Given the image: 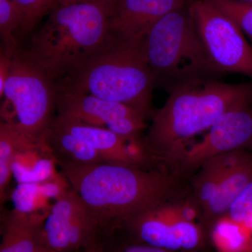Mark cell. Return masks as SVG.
I'll return each instance as SVG.
<instances>
[{"label": "cell", "instance_id": "cell-1", "mask_svg": "<svg viewBox=\"0 0 252 252\" xmlns=\"http://www.w3.org/2000/svg\"><path fill=\"white\" fill-rule=\"evenodd\" d=\"M61 167L100 233L108 236L141 212L190 191V177L163 169L145 170L107 162Z\"/></svg>", "mask_w": 252, "mask_h": 252}, {"label": "cell", "instance_id": "cell-2", "mask_svg": "<svg viewBox=\"0 0 252 252\" xmlns=\"http://www.w3.org/2000/svg\"><path fill=\"white\" fill-rule=\"evenodd\" d=\"M169 94L165 104L151 118L144 144L159 167L182 173L181 160L190 140L209 130L223 113L252 101V82L228 84L207 78L177 86Z\"/></svg>", "mask_w": 252, "mask_h": 252}, {"label": "cell", "instance_id": "cell-3", "mask_svg": "<svg viewBox=\"0 0 252 252\" xmlns=\"http://www.w3.org/2000/svg\"><path fill=\"white\" fill-rule=\"evenodd\" d=\"M114 1L54 6L24 51L56 82L112 40L109 23Z\"/></svg>", "mask_w": 252, "mask_h": 252}, {"label": "cell", "instance_id": "cell-4", "mask_svg": "<svg viewBox=\"0 0 252 252\" xmlns=\"http://www.w3.org/2000/svg\"><path fill=\"white\" fill-rule=\"evenodd\" d=\"M59 89L130 106L151 119L155 79L142 42L112 40L56 81Z\"/></svg>", "mask_w": 252, "mask_h": 252}, {"label": "cell", "instance_id": "cell-5", "mask_svg": "<svg viewBox=\"0 0 252 252\" xmlns=\"http://www.w3.org/2000/svg\"><path fill=\"white\" fill-rule=\"evenodd\" d=\"M188 3L160 18L142 41L156 86L168 92L198 79L219 77L207 59Z\"/></svg>", "mask_w": 252, "mask_h": 252}, {"label": "cell", "instance_id": "cell-6", "mask_svg": "<svg viewBox=\"0 0 252 252\" xmlns=\"http://www.w3.org/2000/svg\"><path fill=\"white\" fill-rule=\"evenodd\" d=\"M120 229L131 240L175 252H200L210 241L191 191L141 212Z\"/></svg>", "mask_w": 252, "mask_h": 252}, {"label": "cell", "instance_id": "cell-7", "mask_svg": "<svg viewBox=\"0 0 252 252\" xmlns=\"http://www.w3.org/2000/svg\"><path fill=\"white\" fill-rule=\"evenodd\" d=\"M56 94V82L19 48L11 59L3 94L12 108V125L30 140L44 144L55 119Z\"/></svg>", "mask_w": 252, "mask_h": 252}, {"label": "cell", "instance_id": "cell-8", "mask_svg": "<svg viewBox=\"0 0 252 252\" xmlns=\"http://www.w3.org/2000/svg\"><path fill=\"white\" fill-rule=\"evenodd\" d=\"M188 7L214 73H238L252 82V46L241 30L204 0H189Z\"/></svg>", "mask_w": 252, "mask_h": 252}, {"label": "cell", "instance_id": "cell-9", "mask_svg": "<svg viewBox=\"0 0 252 252\" xmlns=\"http://www.w3.org/2000/svg\"><path fill=\"white\" fill-rule=\"evenodd\" d=\"M56 109L60 117L106 127L127 140L142 137L147 127V118L137 109L77 91L57 88Z\"/></svg>", "mask_w": 252, "mask_h": 252}, {"label": "cell", "instance_id": "cell-10", "mask_svg": "<svg viewBox=\"0 0 252 252\" xmlns=\"http://www.w3.org/2000/svg\"><path fill=\"white\" fill-rule=\"evenodd\" d=\"M252 149V101L223 113L200 142L190 145L180 165L184 175L191 177L212 158Z\"/></svg>", "mask_w": 252, "mask_h": 252}, {"label": "cell", "instance_id": "cell-11", "mask_svg": "<svg viewBox=\"0 0 252 252\" xmlns=\"http://www.w3.org/2000/svg\"><path fill=\"white\" fill-rule=\"evenodd\" d=\"M91 228L87 207L73 189H66L48 212L39 244L58 252H72L85 242Z\"/></svg>", "mask_w": 252, "mask_h": 252}, {"label": "cell", "instance_id": "cell-12", "mask_svg": "<svg viewBox=\"0 0 252 252\" xmlns=\"http://www.w3.org/2000/svg\"><path fill=\"white\" fill-rule=\"evenodd\" d=\"M189 0H115L109 29L113 40L142 42L154 25Z\"/></svg>", "mask_w": 252, "mask_h": 252}, {"label": "cell", "instance_id": "cell-13", "mask_svg": "<svg viewBox=\"0 0 252 252\" xmlns=\"http://www.w3.org/2000/svg\"><path fill=\"white\" fill-rule=\"evenodd\" d=\"M225 164L216 197L204 216L207 229L225 217L230 205L252 180V155L246 150L225 153Z\"/></svg>", "mask_w": 252, "mask_h": 252}, {"label": "cell", "instance_id": "cell-14", "mask_svg": "<svg viewBox=\"0 0 252 252\" xmlns=\"http://www.w3.org/2000/svg\"><path fill=\"white\" fill-rule=\"evenodd\" d=\"M54 122L89 144L98 152L104 161L138 167L129 154V140L125 137L106 127L88 125L58 115Z\"/></svg>", "mask_w": 252, "mask_h": 252}, {"label": "cell", "instance_id": "cell-15", "mask_svg": "<svg viewBox=\"0 0 252 252\" xmlns=\"http://www.w3.org/2000/svg\"><path fill=\"white\" fill-rule=\"evenodd\" d=\"M48 214L25 213L14 209L3 225L0 252H34L39 246L41 226Z\"/></svg>", "mask_w": 252, "mask_h": 252}, {"label": "cell", "instance_id": "cell-16", "mask_svg": "<svg viewBox=\"0 0 252 252\" xmlns=\"http://www.w3.org/2000/svg\"><path fill=\"white\" fill-rule=\"evenodd\" d=\"M44 143L60 166L105 162L98 152L89 144L56 125L54 122L46 133Z\"/></svg>", "mask_w": 252, "mask_h": 252}, {"label": "cell", "instance_id": "cell-17", "mask_svg": "<svg viewBox=\"0 0 252 252\" xmlns=\"http://www.w3.org/2000/svg\"><path fill=\"white\" fill-rule=\"evenodd\" d=\"M52 154L45 144H37L17 154L13 163V177L19 184H41L53 180Z\"/></svg>", "mask_w": 252, "mask_h": 252}, {"label": "cell", "instance_id": "cell-18", "mask_svg": "<svg viewBox=\"0 0 252 252\" xmlns=\"http://www.w3.org/2000/svg\"><path fill=\"white\" fill-rule=\"evenodd\" d=\"M35 143L30 140L12 124H0V198H4L5 192L13 177V163L17 154L23 149Z\"/></svg>", "mask_w": 252, "mask_h": 252}, {"label": "cell", "instance_id": "cell-19", "mask_svg": "<svg viewBox=\"0 0 252 252\" xmlns=\"http://www.w3.org/2000/svg\"><path fill=\"white\" fill-rule=\"evenodd\" d=\"M209 240L221 252H252V229L233 220H217L209 229Z\"/></svg>", "mask_w": 252, "mask_h": 252}, {"label": "cell", "instance_id": "cell-20", "mask_svg": "<svg viewBox=\"0 0 252 252\" xmlns=\"http://www.w3.org/2000/svg\"><path fill=\"white\" fill-rule=\"evenodd\" d=\"M21 17L13 0H0V34L1 50L14 56L19 49L16 34L19 31Z\"/></svg>", "mask_w": 252, "mask_h": 252}, {"label": "cell", "instance_id": "cell-21", "mask_svg": "<svg viewBox=\"0 0 252 252\" xmlns=\"http://www.w3.org/2000/svg\"><path fill=\"white\" fill-rule=\"evenodd\" d=\"M222 14L229 18L244 34L251 41L252 46V2L237 0H204Z\"/></svg>", "mask_w": 252, "mask_h": 252}, {"label": "cell", "instance_id": "cell-22", "mask_svg": "<svg viewBox=\"0 0 252 252\" xmlns=\"http://www.w3.org/2000/svg\"><path fill=\"white\" fill-rule=\"evenodd\" d=\"M21 17L18 34L26 35L54 8L55 0H13Z\"/></svg>", "mask_w": 252, "mask_h": 252}, {"label": "cell", "instance_id": "cell-23", "mask_svg": "<svg viewBox=\"0 0 252 252\" xmlns=\"http://www.w3.org/2000/svg\"><path fill=\"white\" fill-rule=\"evenodd\" d=\"M252 229V180L230 205L225 217Z\"/></svg>", "mask_w": 252, "mask_h": 252}, {"label": "cell", "instance_id": "cell-24", "mask_svg": "<svg viewBox=\"0 0 252 252\" xmlns=\"http://www.w3.org/2000/svg\"><path fill=\"white\" fill-rule=\"evenodd\" d=\"M41 194L39 184H19L13 195L15 209L25 213L34 212L35 200Z\"/></svg>", "mask_w": 252, "mask_h": 252}, {"label": "cell", "instance_id": "cell-25", "mask_svg": "<svg viewBox=\"0 0 252 252\" xmlns=\"http://www.w3.org/2000/svg\"><path fill=\"white\" fill-rule=\"evenodd\" d=\"M102 244V252H175L135 241L127 237L122 241L112 243L110 245L109 244L107 245H104L103 243Z\"/></svg>", "mask_w": 252, "mask_h": 252}, {"label": "cell", "instance_id": "cell-26", "mask_svg": "<svg viewBox=\"0 0 252 252\" xmlns=\"http://www.w3.org/2000/svg\"><path fill=\"white\" fill-rule=\"evenodd\" d=\"M13 56H9L5 51L1 49L0 54V97H3L4 89L11 67V59Z\"/></svg>", "mask_w": 252, "mask_h": 252}, {"label": "cell", "instance_id": "cell-27", "mask_svg": "<svg viewBox=\"0 0 252 252\" xmlns=\"http://www.w3.org/2000/svg\"><path fill=\"white\" fill-rule=\"evenodd\" d=\"M102 1V0H55L54 6H64L79 3L94 2V1Z\"/></svg>", "mask_w": 252, "mask_h": 252}, {"label": "cell", "instance_id": "cell-28", "mask_svg": "<svg viewBox=\"0 0 252 252\" xmlns=\"http://www.w3.org/2000/svg\"><path fill=\"white\" fill-rule=\"evenodd\" d=\"M102 244L99 243L96 245H93L90 248L86 249L85 250L81 252H102Z\"/></svg>", "mask_w": 252, "mask_h": 252}, {"label": "cell", "instance_id": "cell-29", "mask_svg": "<svg viewBox=\"0 0 252 252\" xmlns=\"http://www.w3.org/2000/svg\"><path fill=\"white\" fill-rule=\"evenodd\" d=\"M58 252L54 251V250H51L47 247L43 246V245H39L36 249L35 252Z\"/></svg>", "mask_w": 252, "mask_h": 252}, {"label": "cell", "instance_id": "cell-30", "mask_svg": "<svg viewBox=\"0 0 252 252\" xmlns=\"http://www.w3.org/2000/svg\"><path fill=\"white\" fill-rule=\"evenodd\" d=\"M237 1H247V2H252V0H237Z\"/></svg>", "mask_w": 252, "mask_h": 252}]
</instances>
